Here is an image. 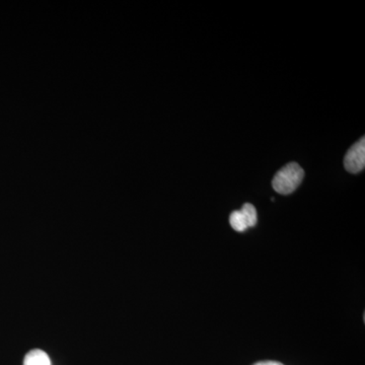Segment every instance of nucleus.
I'll return each mask as SVG.
<instances>
[{"label":"nucleus","mask_w":365,"mask_h":365,"mask_svg":"<svg viewBox=\"0 0 365 365\" xmlns=\"http://www.w3.org/2000/svg\"><path fill=\"white\" fill-rule=\"evenodd\" d=\"M304 172L299 163H290L283 167L275 175L272 181V186L277 193L282 195L292 194L299 188L304 180Z\"/></svg>","instance_id":"nucleus-1"},{"label":"nucleus","mask_w":365,"mask_h":365,"mask_svg":"<svg viewBox=\"0 0 365 365\" xmlns=\"http://www.w3.org/2000/svg\"><path fill=\"white\" fill-rule=\"evenodd\" d=\"M254 365H284V364H280V362H277V361H261V362H257V364H255Z\"/></svg>","instance_id":"nucleus-5"},{"label":"nucleus","mask_w":365,"mask_h":365,"mask_svg":"<svg viewBox=\"0 0 365 365\" xmlns=\"http://www.w3.org/2000/svg\"><path fill=\"white\" fill-rule=\"evenodd\" d=\"M345 169L352 174H357L364 170L365 167V138L353 144L344 158Z\"/></svg>","instance_id":"nucleus-3"},{"label":"nucleus","mask_w":365,"mask_h":365,"mask_svg":"<svg viewBox=\"0 0 365 365\" xmlns=\"http://www.w3.org/2000/svg\"><path fill=\"white\" fill-rule=\"evenodd\" d=\"M257 210L252 204L246 203L242 206L241 210H235L230 216V227L234 228L235 232H245L250 227L256 225Z\"/></svg>","instance_id":"nucleus-2"},{"label":"nucleus","mask_w":365,"mask_h":365,"mask_svg":"<svg viewBox=\"0 0 365 365\" xmlns=\"http://www.w3.org/2000/svg\"><path fill=\"white\" fill-rule=\"evenodd\" d=\"M24 365H51V360L43 350L34 349L26 355Z\"/></svg>","instance_id":"nucleus-4"}]
</instances>
